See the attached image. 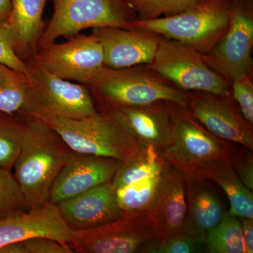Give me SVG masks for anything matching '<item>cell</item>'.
Here are the masks:
<instances>
[{
  "label": "cell",
  "instance_id": "obj_1",
  "mask_svg": "<svg viewBox=\"0 0 253 253\" xmlns=\"http://www.w3.org/2000/svg\"><path fill=\"white\" fill-rule=\"evenodd\" d=\"M23 115L26 132L14 175L29 210L49 202L51 186L73 151L44 121Z\"/></svg>",
  "mask_w": 253,
  "mask_h": 253
},
{
  "label": "cell",
  "instance_id": "obj_2",
  "mask_svg": "<svg viewBox=\"0 0 253 253\" xmlns=\"http://www.w3.org/2000/svg\"><path fill=\"white\" fill-rule=\"evenodd\" d=\"M100 111L125 106L169 101L186 109L189 91L163 78L149 65L132 67H103L86 85Z\"/></svg>",
  "mask_w": 253,
  "mask_h": 253
},
{
  "label": "cell",
  "instance_id": "obj_3",
  "mask_svg": "<svg viewBox=\"0 0 253 253\" xmlns=\"http://www.w3.org/2000/svg\"><path fill=\"white\" fill-rule=\"evenodd\" d=\"M40 119L54 129L75 152L113 158L125 163L135 158L144 148L111 111H99L95 116L81 119Z\"/></svg>",
  "mask_w": 253,
  "mask_h": 253
},
{
  "label": "cell",
  "instance_id": "obj_4",
  "mask_svg": "<svg viewBox=\"0 0 253 253\" xmlns=\"http://www.w3.org/2000/svg\"><path fill=\"white\" fill-rule=\"evenodd\" d=\"M231 5V0H204L180 14L155 19H136L132 27L184 43L204 54L227 31Z\"/></svg>",
  "mask_w": 253,
  "mask_h": 253
},
{
  "label": "cell",
  "instance_id": "obj_5",
  "mask_svg": "<svg viewBox=\"0 0 253 253\" xmlns=\"http://www.w3.org/2000/svg\"><path fill=\"white\" fill-rule=\"evenodd\" d=\"M26 64L30 84L22 114L81 119L99 113L87 86L56 77L31 56Z\"/></svg>",
  "mask_w": 253,
  "mask_h": 253
},
{
  "label": "cell",
  "instance_id": "obj_6",
  "mask_svg": "<svg viewBox=\"0 0 253 253\" xmlns=\"http://www.w3.org/2000/svg\"><path fill=\"white\" fill-rule=\"evenodd\" d=\"M167 104L169 137L161 153L172 167L192 175L206 163L230 154L234 145L210 132L184 108L169 101Z\"/></svg>",
  "mask_w": 253,
  "mask_h": 253
},
{
  "label": "cell",
  "instance_id": "obj_7",
  "mask_svg": "<svg viewBox=\"0 0 253 253\" xmlns=\"http://www.w3.org/2000/svg\"><path fill=\"white\" fill-rule=\"evenodd\" d=\"M54 14L36 49L59 38L78 36L88 28L133 29L136 19L135 13L124 0H54Z\"/></svg>",
  "mask_w": 253,
  "mask_h": 253
},
{
  "label": "cell",
  "instance_id": "obj_8",
  "mask_svg": "<svg viewBox=\"0 0 253 253\" xmlns=\"http://www.w3.org/2000/svg\"><path fill=\"white\" fill-rule=\"evenodd\" d=\"M150 67L186 91L231 94L230 82L205 63L192 46L161 37Z\"/></svg>",
  "mask_w": 253,
  "mask_h": 253
},
{
  "label": "cell",
  "instance_id": "obj_9",
  "mask_svg": "<svg viewBox=\"0 0 253 253\" xmlns=\"http://www.w3.org/2000/svg\"><path fill=\"white\" fill-rule=\"evenodd\" d=\"M158 239L147 212L126 213L116 220L86 230L73 231L68 246L78 253H134Z\"/></svg>",
  "mask_w": 253,
  "mask_h": 253
},
{
  "label": "cell",
  "instance_id": "obj_10",
  "mask_svg": "<svg viewBox=\"0 0 253 253\" xmlns=\"http://www.w3.org/2000/svg\"><path fill=\"white\" fill-rule=\"evenodd\" d=\"M252 0H232L230 23L225 34L202 54L205 63L230 83L251 75L253 46Z\"/></svg>",
  "mask_w": 253,
  "mask_h": 253
},
{
  "label": "cell",
  "instance_id": "obj_11",
  "mask_svg": "<svg viewBox=\"0 0 253 253\" xmlns=\"http://www.w3.org/2000/svg\"><path fill=\"white\" fill-rule=\"evenodd\" d=\"M31 57L56 77L86 86L104 67L103 46L93 33L38 48Z\"/></svg>",
  "mask_w": 253,
  "mask_h": 253
},
{
  "label": "cell",
  "instance_id": "obj_12",
  "mask_svg": "<svg viewBox=\"0 0 253 253\" xmlns=\"http://www.w3.org/2000/svg\"><path fill=\"white\" fill-rule=\"evenodd\" d=\"M186 111L214 136L253 150V126L245 120L231 94L189 91Z\"/></svg>",
  "mask_w": 253,
  "mask_h": 253
},
{
  "label": "cell",
  "instance_id": "obj_13",
  "mask_svg": "<svg viewBox=\"0 0 253 253\" xmlns=\"http://www.w3.org/2000/svg\"><path fill=\"white\" fill-rule=\"evenodd\" d=\"M121 163L113 158L73 151L51 186L49 202L57 205L64 200L112 181Z\"/></svg>",
  "mask_w": 253,
  "mask_h": 253
},
{
  "label": "cell",
  "instance_id": "obj_14",
  "mask_svg": "<svg viewBox=\"0 0 253 253\" xmlns=\"http://www.w3.org/2000/svg\"><path fill=\"white\" fill-rule=\"evenodd\" d=\"M73 230L61 217L57 205L46 204L0 218V248L31 238H51L68 244Z\"/></svg>",
  "mask_w": 253,
  "mask_h": 253
},
{
  "label": "cell",
  "instance_id": "obj_15",
  "mask_svg": "<svg viewBox=\"0 0 253 253\" xmlns=\"http://www.w3.org/2000/svg\"><path fill=\"white\" fill-rule=\"evenodd\" d=\"M91 33L103 46L105 67L112 68L152 63L161 38L151 32L136 28H97Z\"/></svg>",
  "mask_w": 253,
  "mask_h": 253
},
{
  "label": "cell",
  "instance_id": "obj_16",
  "mask_svg": "<svg viewBox=\"0 0 253 253\" xmlns=\"http://www.w3.org/2000/svg\"><path fill=\"white\" fill-rule=\"evenodd\" d=\"M57 206L61 217L73 231L93 229L123 214L111 181L64 200Z\"/></svg>",
  "mask_w": 253,
  "mask_h": 253
},
{
  "label": "cell",
  "instance_id": "obj_17",
  "mask_svg": "<svg viewBox=\"0 0 253 253\" xmlns=\"http://www.w3.org/2000/svg\"><path fill=\"white\" fill-rule=\"evenodd\" d=\"M185 177L186 213L181 231L204 249L208 233L220 222L226 211L206 179Z\"/></svg>",
  "mask_w": 253,
  "mask_h": 253
},
{
  "label": "cell",
  "instance_id": "obj_18",
  "mask_svg": "<svg viewBox=\"0 0 253 253\" xmlns=\"http://www.w3.org/2000/svg\"><path fill=\"white\" fill-rule=\"evenodd\" d=\"M147 212L158 240L182 231L186 213L184 173L171 166L165 171L154 202Z\"/></svg>",
  "mask_w": 253,
  "mask_h": 253
},
{
  "label": "cell",
  "instance_id": "obj_19",
  "mask_svg": "<svg viewBox=\"0 0 253 253\" xmlns=\"http://www.w3.org/2000/svg\"><path fill=\"white\" fill-rule=\"evenodd\" d=\"M130 131L143 147L162 151L169 141V119L167 101L109 110Z\"/></svg>",
  "mask_w": 253,
  "mask_h": 253
},
{
  "label": "cell",
  "instance_id": "obj_20",
  "mask_svg": "<svg viewBox=\"0 0 253 253\" xmlns=\"http://www.w3.org/2000/svg\"><path fill=\"white\" fill-rule=\"evenodd\" d=\"M47 0H11V10L5 22L14 39L18 56H32L44 31L43 11Z\"/></svg>",
  "mask_w": 253,
  "mask_h": 253
},
{
  "label": "cell",
  "instance_id": "obj_21",
  "mask_svg": "<svg viewBox=\"0 0 253 253\" xmlns=\"http://www.w3.org/2000/svg\"><path fill=\"white\" fill-rule=\"evenodd\" d=\"M217 184L227 196L229 212L236 217L253 218V191L243 184L234 172L227 156L213 160L196 170L192 175Z\"/></svg>",
  "mask_w": 253,
  "mask_h": 253
},
{
  "label": "cell",
  "instance_id": "obj_22",
  "mask_svg": "<svg viewBox=\"0 0 253 253\" xmlns=\"http://www.w3.org/2000/svg\"><path fill=\"white\" fill-rule=\"evenodd\" d=\"M170 165L163 157L162 153L153 146L144 147L135 158L121 163L113 176L115 189L141 179L166 170Z\"/></svg>",
  "mask_w": 253,
  "mask_h": 253
},
{
  "label": "cell",
  "instance_id": "obj_23",
  "mask_svg": "<svg viewBox=\"0 0 253 253\" xmlns=\"http://www.w3.org/2000/svg\"><path fill=\"white\" fill-rule=\"evenodd\" d=\"M166 170L115 189L121 211L126 213L147 212L154 202Z\"/></svg>",
  "mask_w": 253,
  "mask_h": 253
},
{
  "label": "cell",
  "instance_id": "obj_24",
  "mask_svg": "<svg viewBox=\"0 0 253 253\" xmlns=\"http://www.w3.org/2000/svg\"><path fill=\"white\" fill-rule=\"evenodd\" d=\"M26 132V121L21 113L0 111V168L12 170Z\"/></svg>",
  "mask_w": 253,
  "mask_h": 253
},
{
  "label": "cell",
  "instance_id": "obj_25",
  "mask_svg": "<svg viewBox=\"0 0 253 253\" xmlns=\"http://www.w3.org/2000/svg\"><path fill=\"white\" fill-rule=\"evenodd\" d=\"M204 250L209 253H245L239 218L226 212L220 222L208 233Z\"/></svg>",
  "mask_w": 253,
  "mask_h": 253
},
{
  "label": "cell",
  "instance_id": "obj_26",
  "mask_svg": "<svg viewBox=\"0 0 253 253\" xmlns=\"http://www.w3.org/2000/svg\"><path fill=\"white\" fill-rule=\"evenodd\" d=\"M136 19L150 20L180 14L204 0H124Z\"/></svg>",
  "mask_w": 253,
  "mask_h": 253
},
{
  "label": "cell",
  "instance_id": "obj_27",
  "mask_svg": "<svg viewBox=\"0 0 253 253\" xmlns=\"http://www.w3.org/2000/svg\"><path fill=\"white\" fill-rule=\"evenodd\" d=\"M29 80L22 74L0 81V111L21 113L27 102Z\"/></svg>",
  "mask_w": 253,
  "mask_h": 253
},
{
  "label": "cell",
  "instance_id": "obj_28",
  "mask_svg": "<svg viewBox=\"0 0 253 253\" xmlns=\"http://www.w3.org/2000/svg\"><path fill=\"white\" fill-rule=\"evenodd\" d=\"M26 210V201L14 174L0 168V218Z\"/></svg>",
  "mask_w": 253,
  "mask_h": 253
},
{
  "label": "cell",
  "instance_id": "obj_29",
  "mask_svg": "<svg viewBox=\"0 0 253 253\" xmlns=\"http://www.w3.org/2000/svg\"><path fill=\"white\" fill-rule=\"evenodd\" d=\"M203 249L194 240L181 231L163 240L156 239L145 245L139 253H191Z\"/></svg>",
  "mask_w": 253,
  "mask_h": 253
},
{
  "label": "cell",
  "instance_id": "obj_30",
  "mask_svg": "<svg viewBox=\"0 0 253 253\" xmlns=\"http://www.w3.org/2000/svg\"><path fill=\"white\" fill-rule=\"evenodd\" d=\"M0 64L28 78L27 64L16 52L12 35L5 21H0Z\"/></svg>",
  "mask_w": 253,
  "mask_h": 253
},
{
  "label": "cell",
  "instance_id": "obj_31",
  "mask_svg": "<svg viewBox=\"0 0 253 253\" xmlns=\"http://www.w3.org/2000/svg\"><path fill=\"white\" fill-rule=\"evenodd\" d=\"M231 94L245 120L253 126V84L251 75L231 82Z\"/></svg>",
  "mask_w": 253,
  "mask_h": 253
},
{
  "label": "cell",
  "instance_id": "obj_32",
  "mask_svg": "<svg viewBox=\"0 0 253 253\" xmlns=\"http://www.w3.org/2000/svg\"><path fill=\"white\" fill-rule=\"evenodd\" d=\"M251 151L244 146H234L227 157L240 180L246 187L253 191V156Z\"/></svg>",
  "mask_w": 253,
  "mask_h": 253
},
{
  "label": "cell",
  "instance_id": "obj_33",
  "mask_svg": "<svg viewBox=\"0 0 253 253\" xmlns=\"http://www.w3.org/2000/svg\"><path fill=\"white\" fill-rule=\"evenodd\" d=\"M23 242L26 253H74L68 245L44 236L31 238Z\"/></svg>",
  "mask_w": 253,
  "mask_h": 253
},
{
  "label": "cell",
  "instance_id": "obj_34",
  "mask_svg": "<svg viewBox=\"0 0 253 253\" xmlns=\"http://www.w3.org/2000/svg\"><path fill=\"white\" fill-rule=\"evenodd\" d=\"M242 227L245 253H253V218L240 217Z\"/></svg>",
  "mask_w": 253,
  "mask_h": 253
},
{
  "label": "cell",
  "instance_id": "obj_35",
  "mask_svg": "<svg viewBox=\"0 0 253 253\" xmlns=\"http://www.w3.org/2000/svg\"><path fill=\"white\" fill-rule=\"evenodd\" d=\"M0 253H26L23 241H16L0 248Z\"/></svg>",
  "mask_w": 253,
  "mask_h": 253
},
{
  "label": "cell",
  "instance_id": "obj_36",
  "mask_svg": "<svg viewBox=\"0 0 253 253\" xmlns=\"http://www.w3.org/2000/svg\"><path fill=\"white\" fill-rule=\"evenodd\" d=\"M11 10V0H0V21H6Z\"/></svg>",
  "mask_w": 253,
  "mask_h": 253
},
{
  "label": "cell",
  "instance_id": "obj_37",
  "mask_svg": "<svg viewBox=\"0 0 253 253\" xmlns=\"http://www.w3.org/2000/svg\"><path fill=\"white\" fill-rule=\"evenodd\" d=\"M17 74H20L10 68L2 66L0 68V81L1 80L8 79V78L14 77Z\"/></svg>",
  "mask_w": 253,
  "mask_h": 253
},
{
  "label": "cell",
  "instance_id": "obj_38",
  "mask_svg": "<svg viewBox=\"0 0 253 253\" xmlns=\"http://www.w3.org/2000/svg\"><path fill=\"white\" fill-rule=\"evenodd\" d=\"M3 66V65L0 64V68H1V66Z\"/></svg>",
  "mask_w": 253,
  "mask_h": 253
},
{
  "label": "cell",
  "instance_id": "obj_39",
  "mask_svg": "<svg viewBox=\"0 0 253 253\" xmlns=\"http://www.w3.org/2000/svg\"><path fill=\"white\" fill-rule=\"evenodd\" d=\"M231 1H232V0H231Z\"/></svg>",
  "mask_w": 253,
  "mask_h": 253
}]
</instances>
